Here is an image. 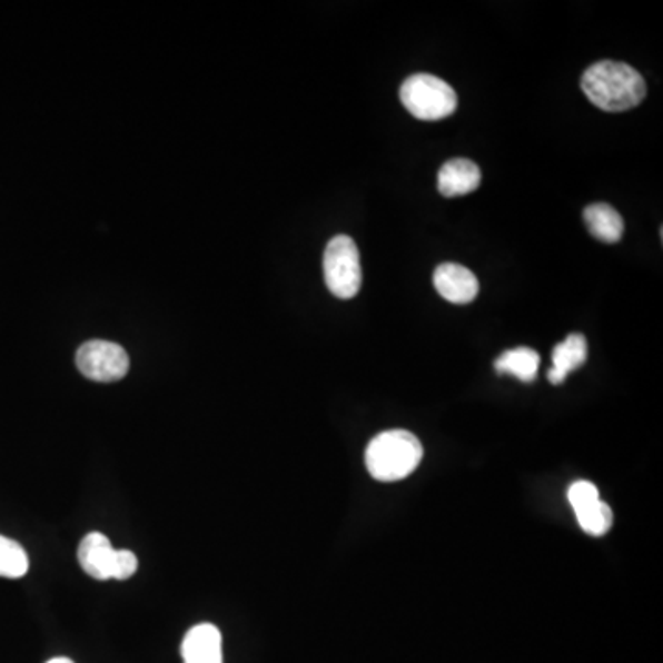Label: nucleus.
<instances>
[{"mask_svg": "<svg viewBox=\"0 0 663 663\" xmlns=\"http://www.w3.org/2000/svg\"><path fill=\"white\" fill-rule=\"evenodd\" d=\"M181 654L185 663H224L220 631L210 623L192 626L182 640Z\"/></svg>", "mask_w": 663, "mask_h": 663, "instance_id": "obj_8", "label": "nucleus"}, {"mask_svg": "<svg viewBox=\"0 0 663 663\" xmlns=\"http://www.w3.org/2000/svg\"><path fill=\"white\" fill-rule=\"evenodd\" d=\"M78 561L83 572L97 581H128L139 567V558L129 550H115L108 536L89 533L78 547Z\"/></svg>", "mask_w": 663, "mask_h": 663, "instance_id": "obj_4", "label": "nucleus"}, {"mask_svg": "<svg viewBox=\"0 0 663 663\" xmlns=\"http://www.w3.org/2000/svg\"><path fill=\"white\" fill-rule=\"evenodd\" d=\"M30 562L19 542L0 535V577L21 578L28 573Z\"/></svg>", "mask_w": 663, "mask_h": 663, "instance_id": "obj_13", "label": "nucleus"}, {"mask_svg": "<svg viewBox=\"0 0 663 663\" xmlns=\"http://www.w3.org/2000/svg\"><path fill=\"white\" fill-rule=\"evenodd\" d=\"M494 367L499 375H513L518 380L533 382L538 373V367H541V356L530 347L513 348V350L503 353L496 359Z\"/></svg>", "mask_w": 663, "mask_h": 663, "instance_id": "obj_12", "label": "nucleus"}, {"mask_svg": "<svg viewBox=\"0 0 663 663\" xmlns=\"http://www.w3.org/2000/svg\"><path fill=\"white\" fill-rule=\"evenodd\" d=\"M583 216L592 236H595L597 240L605 241V244H617L623 232H625L623 218L612 205H590L584 209Z\"/></svg>", "mask_w": 663, "mask_h": 663, "instance_id": "obj_11", "label": "nucleus"}, {"mask_svg": "<svg viewBox=\"0 0 663 663\" xmlns=\"http://www.w3.org/2000/svg\"><path fill=\"white\" fill-rule=\"evenodd\" d=\"M76 365L89 380L111 384L128 375L129 356L117 343L92 339L78 348Z\"/></svg>", "mask_w": 663, "mask_h": 663, "instance_id": "obj_6", "label": "nucleus"}, {"mask_svg": "<svg viewBox=\"0 0 663 663\" xmlns=\"http://www.w3.org/2000/svg\"><path fill=\"white\" fill-rule=\"evenodd\" d=\"M575 514H577V522L581 525V530L592 536L606 535L612 524H614L612 508L605 502H601V499L592 503L588 507L578 508V511H575Z\"/></svg>", "mask_w": 663, "mask_h": 663, "instance_id": "obj_14", "label": "nucleus"}, {"mask_svg": "<svg viewBox=\"0 0 663 663\" xmlns=\"http://www.w3.org/2000/svg\"><path fill=\"white\" fill-rule=\"evenodd\" d=\"M400 100L418 120H441L457 109L454 87L432 75L409 76L402 83Z\"/></svg>", "mask_w": 663, "mask_h": 663, "instance_id": "obj_3", "label": "nucleus"}, {"mask_svg": "<svg viewBox=\"0 0 663 663\" xmlns=\"http://www.w3.org/2000/svg\"><path fill=\"white\" fill-rule=\"evenodd\" d=\"M553 367L547 373V378L552 384L558 386L566 380L567 375L573 370L583 367L588 358V343L583 334H570L564 342L558 343L553 348Z\"/></svg>", "mask_w": 663, "mask_h": 663, "instance_id": "obj_10", "label": "nucleus"}, {"mask_svg": "<svg viewBox=\"0 0 663 663\" xmlns=\"http://www.w3.org/2000/svg\"><path fill=\"white\" fill-rule=\"evenodd\" d=\"M581 89L595 108L606 112L631 111L647 95L642 75L620 61H600L588 67L581 80Z\"/></svg>", "mask_w": 663, "mask_h": 663, "instance_id": "obj_1", "label": "nucleus"}, {"mask_svg": "<svg viewBox=\"0 0 663 663\" xmlns=\"http://www.w3.org/2000/svg\"><path fill=\"white\" fill-rule=\"evenodd\" d=\"M423 455V444L415 435L406 429H390L370 441L365 465L378 482H400L417 471Z\"/></svg>", "mask_w": 663, "mask_h": 663, "instance_id": "obj_2", "label": "nucleus"}, {"mask_svg": "<svg viewBox=\"0 0 663 663\" xmlns=\"http://www.w3.org/2000/svg\"><path fill=\"white\" fill-rule=\"evenodd\" d=\"M434 286L443 299L454 305H468L479 294V280L471 269L459 264H441L435 269Z\"/></svg>", "mask_w": 663, "mask_h": 663, "instance_id": "obj_7", "label": "nucleus"}, {"mask_svg": "<svg viewBox=\"0 0 663 663\" xmlns=\"http://www.w3.org/2000/svg\"><path fill=\"white\" fill-rule=\"evenodd\" d=\"M325 283L337 299H353L358 295L364 275L356 241L347 235H339L328 241L323 258Z\"/></svg>", "mask_w": 663, "mask_h": 663, "instance_id": "obj_5", "label": "nucleus"}, {"mask_svg": "<svg viewBox=\"0 0 663 663\" xmlns=\"http://www.w3.org/2000/svg\"><path fill=\"white\" fill-rule=\"evenodd\" d=\"M47 663H75L72 662V660L69 659H55V660H50V662Z\"/></svg>", "mask_w": 663, "mask_h": 663, "instance_id": "obj_16", "label": "nucleus"}, {"mask_svg": "<svg viewBox=\"0 0 663 663\" xmlns=\"http://www.w3.org/2000/svg\"><path fill=\"white\" fill-rule=\"evenodd\" d=\"M567 499L572 503L573 511L578 508L588 507L592 503L601 499L600 491L595 487L594 483L590 482H577L573 483L570 491H567Z\"/></svg>", "mask_w": 663, "mask_h": 663, "instance_id": "obj_15", "label": "nucleus"}, {"mask_svg": "<svg viewBox=\"0 0 663 663\" xmlns=\"http://www.w3.org/2000/svg\"><path fill=\"white\" fill-rule=\"evenodd\" d=\"M482 185V170L468 159H452L441 168L439 192L444 198H457L474 192Z\"/></svg>", "mask_w": 663, "mask_h": 663, "instance_id": "obj_9", "label": "nucleus"}]
</instances>
